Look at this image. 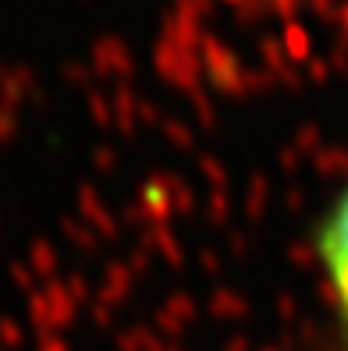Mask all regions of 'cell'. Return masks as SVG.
<instances>
[{
	"label": "cell",
	"instance_id": "6da1fadb",
	"mask_svg": "<svg viewBox=\"0 0 348 351\" xmlns=\"http://www.w3.org/2000/svg\"><path fill=\"white\" fill-rule=\"evenodd\" d=\"M313 259L334 337L341 351H348V178L331 192L313 223Z\"/></svg>",
	"mask_w": 348,
	"mask_h": 351
}]
</instances>
